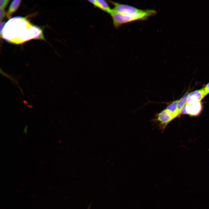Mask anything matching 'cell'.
Listing matches in <instances>:
<instances>
[{
  "label": "cell",
  "instance_id": "obj_3",
  "mask_svg": "<svg viewBox=\"0 0 209 209\" xmlns=\"http://www.w3.org/2000/svg\"><path fill=\"white\" fill-rule=\"evenodd\" d=\"M174 119L172 113L165 108L156 114L152 121L158 123L159 128L163 132L167 125Z\"/></svg>",
  "mask_w": 209,
  "mask_h": 209
},
{
  "label": "cell",
  "instance_id": "obj_4",
  "mask_svg": "<svg viewBox=\"0 0 209 209\" xmlns=\"http://www.w3.org/2000/svg\"><path fill=\"white\" fill-rule=\"evenodd\" d=\"M114 6L112 11L124 15H133L141 12L143 10L126 4L120 3L114 1H108Z\"/></svg>",
  "mask_w": 209,
  "mask_h": 209
},
{
  "label": "cell",
  "instance_id": "obj_13",
  "mask_svg": "<svg viewBox=\"0 0 209 209\" xmlns=\"http://www.w3.org/2000/svg\"><path fill=\"white\" fill-rule=\"evenodd\" d=\"M0 21L1 22L2 20L4 18L6 15V13L4 10L0 9Z\"/></svg>",
  "mask_w": 209,
  "mask_h": 209
},
{
  "label": "cell",
  "instance_id": "obj_16",
  "mask_svg": "<svg viewBox=\"0 0 209 209\" xmlns=\"http://www.w3.org/2000/svg\"><path fill=\"white\" fill-rule=\"evenodd\" d=\"M28 127L27 126H26L24 129V133L25 134H27V129Z\"/></svg>",
  "mask_w": 209,
  "mask_h": 209
},
{
  "label": "cell",
  "instance_id": "obj_5",
  "mask_svg": "<svg viewBox=\"0 0 209 209\" xmlns=\"http://www.w3.org/2000/svg\"><path fill=\"white\" fill-rule=\"evenodd\" d=\"M202 109L201 102L191 104H186L182 109L181 114H188L191 116H197L201 112Z\"/></svg>",
  "mask_w": 209,
  "mask_h": 209
},
{
  "label": "cell",
  "instance_id": "obj_14",
  "mask_svg": "<svg viewBox=\"0 0 209 209\" xmlns=\"http://www.w3.org/2000/svg\"><path fill=\"white\" fill-rule=\"evenodd\" d=\"M203 88L204 89L206 95H207L209 93V82Z\"/></svg>",
  "mask_w": 209,
  "mask_h": 209
},
{
  "label": "cell",
  "instance_id": "obj_7",
  "mask_svg": "<svg viewBox=\"0 0 209 209\" xmlns=\"http://www.w3.org/2000/svg\"><path fill=\"white\" fill-rule=\"evenodd\" d=\"M88 1L92 4L95 7H97L102 11L110 15L112 10L109 6L107 2L104 0H91Z\"/></svg>",
  "mask_w": 209,
  "mask_h": 209
},
{
  "label": "cell",
  "instance_id": "obj_12",
  "mask_svg": "<svg viewBox=\"0 0 209 209\" xmlns=\"http://www.w3.org/2000/svg\"><path fill=\"white\" fill-rule=\"evenodd\" d=\"M0 72L3 75L9 78L10 79L14 81V82L16 83V84H17V81H16V80H15L10 75H8L7 74H6L3 71H1V69L0 70Z\"/></svg>",
  "mask_w": 209,
  "mask_h": 209
},
{
  "label": "cell",
  "instance_id": "obj_15",
  "mask_svg": "<svg viewBox=\"0 0 209 209\" xmlns=\"http://www.w3.org/2000/svg\"><path fill=\"white\" fill-rule=\"evenodd\" d=\"M6 23L5 22H2L0 23V34L1 33L3 28L5 25Z\"/></svg>",
  "mask_w": 209,
  "mask_h": 209
},
{
  "label": "cell",
  "instance_id": "obj_9",
  "mask_svg": "<svg viewBox=\"0 0 209 209\" xmlns=\"http://www.w3.org/2000/svg\"><path fill=\"white\" fill-rule=\"evenodd\" d=\"M189 94L188 92L186 93L182 97L178 100L177 107V112L179 116L181 114V111L182 109L186 104L187 100Z\"/></svg>",
  "mask_w": 209,
  "mask_h": 209
},
{
  "label": "cell",
  "instance_id": "obj_6",
  "mask_svg": "<svg viewBox=\"0 0 209 209\" xmlns=\"http://www.w3.org/2000/svg\"><path fill=\"white\" fill-rule=\"evenodd\" d=\"M206 96L204 88L194 91L189 93L187 98L186 104H191L201 102Z\"/></svg>",
  "mask_w": 209,
  "mask_h": 209
},
{
  "label": "cell",
  "instance_id": "obj_10",
  "mask_svg": "<svg viewBox=\"0 0 209 209\" xmlns=\"http://www.w3.org/2000/svg\"><path fill=\"white\" fill-rule=\"evenodd\" d=\"M178 100H176L173 101L168 105L166 108L172 113L175 118L179 116L177 112V107Z\"/></svg>",
  "mask_w": 209,
  "mask_h": 209
},
{
  "label": "cell",
  "instance_id": "obj_1",
  "mask_svg": "<svg viewBox=\"0 0 209 209\" xmlns=\"http://www.w3.org/2000/svg\"><path fill=\"white\" fill-rule=\"evenodd\" d=\"M0 37L16 44L33 39H44L40 28L33 25L26 17H13L6 23Z\"/></svg>",
  "mask_w": 209,
  "mask_h": 209
},
{
  "label": "cell",
  "instance_id": "obj_8",
  "mask_svg": "<svg viewBox=\"0 0 209 209\" xmlns=\"http://www.w3.org/2000/svg\"><path fill=\"white\" fill-rule=\"evenodd\" d=\"M21 1L20 0H15L11 2L6 13V16L8 18L10 19L12 15L18 9Z\"/></svg>",
  "mask_w": 209,
  "mask_h": 209
},
{
  "label": "cell",
  "instance_id": "obj_11",
  "mask_svg": "<svg viewBox=\"0 0 209 209\" xmlns=\"http://www.w3.org/2000/svg\"><path fill=\"white\" fill-rule=\"evenodd\" d=\"M9 1L8 0H1L0 1V9L4 10Z\"/></svg>",
  "mask_w": 209,
  "mask_h": 209
},
{
  "label": "cell",
  "instance_id": "obj_2",
  "mask_svg": "<svg viewBox=\"0 0 209 209\" xmlns=\"http://www.w3.org/2000/svg\"><path fill=\"white\" fill-rule=\"evenodd\" d=\"M156 11L154 10H143L141 12L133 15H124L112 10L110 15L112 17L114 26L118 28L122 25L129 22L139 20H145L155 15Z\"/></svg>",
  "mask_w": 209,
  "mask_h": 209
}]
</instances>
